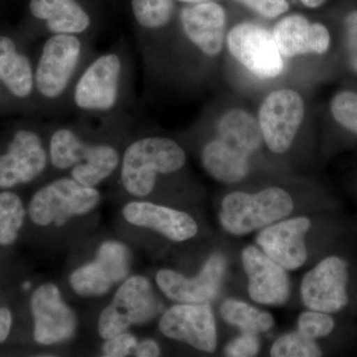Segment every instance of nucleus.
Instances as JSON below:
<instances>
[{
	"instance_id": "473e14b6",
	"label": "nucleus",
	"mask_w": 357,
	"mask_h": 357,
	"mask_svg": "<svg viewBox=\"0 0 357 357\" xmlns=\"http://www.w3.org/2000/svg\"><path fill=\"white\" fill-rule=\"evenodd\" d=\"M344 46L347 60L357 74V10L347 15L344 24Z\"/></svg>"
},
{
	"instance_id": "72a5a7b5",
	"label": "nucleus",
	"mask_w": 357,
	"mask_h": 357,
	"mask_svg": "<svg viewBox=\"0 0 357 357\" xmlns=\"http://www.w3.org/2000/svg\"><path fill=\"white\" fill-rule=\"evenodd\" d=\"M263 17L275 18L289 9L287 0H237Z\"/></svg>"
},
{
	"instance_id": "4be33fe9",
	"label": "nucleus",
	"mask_w": 357,
	"mask_h": 357,
	"mask_svg": "<svg viewBox=\"0 0 357 357\" xmlns=\"http://www.w3.org/2000/svg\"><path fill=\"white\" fill-rule=\"evenodd\" d=\"M0 81L18 98L31 93L33 75L29 60L18 53L13 40L4 36H0Z\"/></svg>"
},
{
	"instance_id": "7ed1b4c3",
	"label": "nucleus",
	"mask_w": 357,
	"mask_h": 357,
	"mask_svg": "<svg viewBox=\"0 0 357 357\" xmlns=\"http://www.w3.org/2000/svg\"><path fill=\"white\" fill-rule=\"evenodd\" d=\"M100 192L74 178H60L35 194L29 206L30 218L35 225H64L70 218L83 215L98 206Z\"/></svg>"
},
{
	"instance_id": "bb28decb",
	"label": "nucleus",
	"mask_w": 357,
	"mask_h": 357,
	"mask_svg": "<svg viewBox=\"0 0 357 357\" xmlns=\"http://www.w3.org/2000/svg\"><path fill=\"white\" fill-rule=\"evenodd\" d=\"M132 10L141 26L150 29L163 27L172 15V0H132Z\"/></svg>"
},
{
	"instance_id": "c85d7f7f",
	"label": "nucleus",
	"mask_w": 357,
	"mask_h": 357,
	"mask_svg": "<svg viewBox=\"0 0 357 357\" xmlns=\"http://www.w3.org/2000/svg\"><path fill=\"white\" fill-rule=\"evenodd\" d=\"M331 112L342 128L357 135V93L342 91L333 98Z\"/></svg>"
},
{
	"instance_id": "20e7f679",
	"label": "nucleus",
	"mask_w": 357,
	"mask_h": 357,
	"mask_svg": "<svg viewBox=\"0 0 357 357\" xmlns=\"http://www.w3.org/2000/svg\"><path fill=\"white\" fill-rule=\"evenodd\" d=\"M159 311V301L155 297L150 282L145 277H130L100 314L98 333L103 340H109L126 332L132 325L147 323Z\"/></svg>"
},
{
	"instance_id": "2f4dec72",
	"label": "nucleus",
	"mask_w": 357,
	"mask_h": 357,
	"mask_svg": "<svg viewBox=\"0 0 357 357\" xmlns=\"http://www.w3.org/2000/svg\"><path fill=\"white\" fill-rule=\"evenodd\" d=\"M260 349L259 340L256 333H244L234 338L225 347V354L231 357L255 356Z\"/></svg>"
},
{
	"instance_id": "a211bd4d",
	"label": "nucleus",
	"mask_w": 357,
	"mask_h": 357,
	"mask_svg": "<svg viewBox=\"0 0 357 357\" xmlns=\"http://www.w3.org/2000/svg\"><path fill=\"white\" fill-rule=\"evenodd\" d=\"M181 23L188 38L206 55L215 57L222 51L225 31V13L215 2H201L185 7Z\"/></svg>"
},
{
	"instance_id": "a878e982",
	"label": "nucleus",
	"mask_w": 357,
	"mask_h": 357,
	"mask_svg": "<svg viewBox=\"0 0 357 357\" xmlns=\"http://www.w3.org/2000/svg\"><path fill=\"white\" fill-rule=\"evenodd\" d=\"M24 217L20 197L13 192L0 194V245H9L16 241Z\"/></svg>"
},
{
	"instance_id": "5701e85b",
	"label": "nucleus",
	"mask_w": 357,
	"mask_h": 357,
	"mask_svg": "<svg viewBox=\"0 0 357 357\" xmlns=\"http://www.w3.org/2000/svg\"><path fill=\"white\" fill-rule=\"evenodd\" d=\"M119 163V153L114 148L107 145L89 146L86 158L73 169V178L81 185L93 188L109 177Z\"/></svg>"
},
{
	"instance_id": "423d86ee",
	"label": "nucleus",
	"mask_w": 357,
	"mask_h": 357,
	"mask_svg": "<svg viewBox=\"0 0 357 357\" xmlns=\"http://www.w3.org/2000/svg\"><path fill=\"white\" fill-rule=\"evenodd\" d=\"M303 119L304 102L297 91L283 89L270 93L258 114L267 147L274 153H285L292 145Z\"/></svg>"
},
{
	"instance_id": "f03ea898",
	"label": "nucleus",
	"mask_w": 357,
	"mask_h": 357,
	"mask_svg": "<svg viewBox=\"0 0 357 357\" xmlns=\"http://www.w3.org/2000/svg\"><path fill=\"white\" fill-rule=\"evenodd\" d=\"M293 208L292 198L280 188L255 195L234 192L223 199L220 222L229 234L243 236L288 217Z\"/></svg>"
},
{
	"instance_id": "9b49d317",
	"label": "nucleus",
	"mask_w": 357,
	"mask_h": 357,
	"mask_svg": "<svg viewBox=\"0 0 357 357\" xmlns=\"http://www.w3.org/2000/svg\"><path fill=\"white\" fill-rule=\"evenodd\" d=\"M79 55L81 42L74 35L57 34L47 40L36 70L40 93L46 98H58L67 88Z\"/></svg>"
},
{
	"instance_id": "412c9836",
	"label": "nucleus",
	"mask_w": 357,
	"mask_h": 357,
	"mask_svg": "<svg viewBox=\"0 0 357 357\" xmlns=\"http://www.w3.org/2000/svg\"><path fill=\"white\" fill-rule=\"evenodd\" d=\"M30 10L56 34L84 32L91 24L88 13L76 0H31Z\"/></svg>"
},
{
	"instance_id": "6e6552de",
	"label": "nucleus",
	"mask_w": 357,
	"mask_h": 357,
	"mask_svg": "<svg viewBox=\"0 0 357 357\" xmlns=\"http://www.w3.org/2000/svg\"><path fill=\"white\" fill-rule=\"evenodd\" d=\"M159 328L165 337L198 351L213 352L217 347V326L208 303H181L170 307L160 319Z\"/></svg>"
},
{
	"instance_id": "f8f14e48",
	"label": "nucleus",
	"mask_w": 357,
	"mask_h": 357,
	"mask_svg": "<svg viewBox=\"0 0 357 357\" xmlns=\"http://www.w3.org/2000/svg\"><path fill=\"white\" fill-rule=\"evenodd\" d=\"M227 260L220 255H213L204 263L198 276H185L164 269L156 274L157 285L169 299L183 304H199L215 299L220 292Z\"/></svg>"
},
{
	"instance_id": "58836bf2",
	"label": "nucleus",
	"mask_w": 357,
	"mask_h": 357,
	"mask_svg": "<svg viewBox=\"0 0 357 357\" xmlns=\"http://www.w3.org/2000/svg\"><path fill=\"white\" fill-rule=\"evenodd\" d=\"M23 288H24L25 290H28V289L31 288V284H30L29 282H25V283L23 284Z\"/></svg>"
},
{
	"instance_id": "e433bc0d",
	"label": "nucleus",
	"mask_w": 357,
	"mask_h": 357,
	"mask_svg": "<svg viewBox=\"0 0 357 357\" xmlns=\"http://www.w3.org/2000/svg\"><path fill=\"white\" fill-rule=\"evenodd\" d=\"M325 1L326 0H302L305 6L311 7V8H317V7L321 6Z\"/></svg>"
},
{
	"instance_id": "6ab92c4d",
	"label": "nucleus",
	"mask_w": 357,
	"mask_h": 357,
	"mask_svg": "<svg viewBox=\"0 0 357 357\" xmlns=\"http://www.w3.org/2000/svg\"><path fill=\"white\" fill-rule=\"evenodd\" d=\"M275 42L281 55L294 58L305 54H325L330 48L331 35L321 23H311L302 15L284 17L275 26Z\"/></svg>"
},
{
	"instance_id": "aec40b11",
	"label": "nucleus",
	"mask_w": 357,
	"mask_h": 357,
	"mask_svg": "<svg viewBox=\"0 0 357 357\" xmlns=\"http://www.w3.org/2000/svg\"><path fill=\"white\" fill-rule=\"evenodd\" d=\"M252 150L234 138L220 135L204 148L202 160L206 172L225 184H234L246 177Z\"/></svg>"
},
{
	"instance_id": "c9c22d12",
	"label": "nucleus",
	"mask_w": 357,
	"mask_h": 357,
	"mask_svg": "<svg viewBox=\"0 0 357 357\" xmlns=\"http://www.w3.org/2000/svg\"><path fill=\"white\" fill-rule=\"evenodd\" d=\"M13 325V316L6 307H0V344L6 342Z\"/></svg>"
},
{
	"instance_id": "39448f33",
	"label": "nucleus",
	"mask_w": 357,
	"mask_h": 357,
	"mask_svg": "<svg viewBox=\"0 0 357 357\" xmlns=\"http://www.w3.org/2000/svg\"><path fill=\"white\" fill-rule=\"evenodd\" d=\"M229 53L249 72L261 79H273L284 70L272 33L255 23H241L227 35Z\"/></svg>"
},
{
	"instance_id": "f257e3e1",
	"label": "nucleus",
	"mask_w": 357,
	"mask_h": 357,
	"mask_svg": "<svg viewBox=\"0 0 357 357\" xmlns=\"http://www.w3.org/2000/svg\"><path fill=\"white\" fill-rule=\"evenodd\" d=\"M185 162L184 150L169 138L148 137L136 141L124 153L122 184L132 196L146 197L153 191L158 174L176 172Z\"/></svg>"
},
{
	"instance_id": "7c9ffc66",
	"label": "nucleus",
	"mask_w": 357,
	"mask_h": 357,
	"mask_svg": "<svg viewBox=\"0 0 357 357\" xmlns=\"http://www.w3.org/2000/svg\"><path fill=\"white\" fill-rule=\"evenodd\" d=\"M137 340L131 333H119L114 337L105 340L102 347V356L107 357L128 356L135 349Z\"/></svg>"
},
{
	"instance_id": "b1692460",
	"label": "nucleus",
	"mask_w": 357,
	"mask_h": 357,
	"mask_svg": "<svg viewBox=\"0 0 357 357\" xmlns=\"http://www.w3.org/2000/svg\"><path fill=\"white\" fill-rule=\"evenodd\" d=\"M220 314L229 325L237 326L244 333L267 332L274 325L269 312L237 300H227L220 306Z\"/></svg>"
},
{
	"instance_id": "393cba45",
	"label": "nucleus",
	"mask_w": 357,
	"mask_h": 357,
	"mask_svg": "<svg viewBox=\"0 0 357 357\" xmlns=\"http://www.w3.org/2000/svg\"><path fill=\"white\" fill-rule=\"evenodd\" d=\"M88 145L77 139L74 132L60 129L53 134L50 143L51 162L56 168L65 170L83 161L89 151Z\"/></svg>"
},
{
	"instance_id": "0eeeda50",
	"label": "nucleus",
	"mask_w": 357,
	"mask_h": 357,
	"mask_svg": "<svg viewBox=\"0 0 357 357\" xmlns=\"http://www.w3.org/2000/svg\"><path fill=\"white\" fill-rule=\"evenodd\" d=\"M130 255L124 244L105 241L96 252V260L77 268L70 277L73 290L84 297H100L114 284L126 279Z\"/></svg>"
},
{
	"instance_id": "cd10ccee",
	"label": "nucleus",
	"mask_w": 357,
	"mask_h": 357,
	"mask_svg": "<svg viewBox=\"0 0 357 357\" xmlns=\"http://www.w3.org/2000/svg\"><path fill=\"white\" fill-rule=\"evenodd\" d=\"M270 354L273 357H318L323 352L314 340L296 332L278 338Z\"/></svg>"
},
{
	"instance_id": "1a4fd4ad",
	"label": "nucleus",
	"mask_w": 357,
	"mask_h": 357,
	"mask_svg": "<svg viewBox=\"0 0 357 357\" xmlns=\"http://www.w3.org/2000/svg\"><path fill=\"white\" fill-rule=\"evenodd\" d=\"M31 311L37 344H60L76 333V314L66 304L55 284H44L33 293Z\"/></svg>"
},
{
	"instance_id": "c756f323",
	"label": "nucleus",
	"mask_w": 357,
	"mask_h": 357,
	"mask_svg": "<svg viewBox=\"0 0 357 357\" xmlns=\"http://www.w3.org/2000/svg\"><path fill=\"white\" fill-rule=\"evenodd\" d=\"M335 328V321L326 312L312 311L301 314L298 321V328L302 335L312 340L325 337Z\"/></svg>"
},
{
	"instance_id": "4c0bfd02",
	"label": "nucleus",
	"mask_w": 357,
	"mask_h": 357,
	"mask_svg": "<svg viewBox=\"0 0 357 357\" xmlns=\"http://www.w3.org/2000/svg\"><path fill=\"white\" fill-rule=\"evenodd\" d=\"M178 1L187 2V3H201V2L211 1V0H178Z\"/></svg>"
},
{
	"instance_id": "f704fd0d",
	"label": "nucleus",
	"mask_w": 357,
	"mask_h": 357,
	"mask_svg": "<svg viewBox=\"0 0 357 357\" xmlns=\"http://www.w3.org/2000/svg\"><path fill=\"white\" fill-rule=\"evenodd\" d=\"M135 356L139 357H156L160 356V347L153 340H145L136 345Z\"/></svg>"
},
{
	"instance_id": "f3484780",
	"label": "nucleus",
	"mask_w": 357,
	"mask_h": 357,
	"mask_svg": "<svg viewBox=\"0 0 357 357\" xmlns=\"http://www.w3.org/2000/svg\"><path fill=\"white\" fill-rule=\"evenodd\" d=\"M131 225L156 230L173 241H189L198 232L194 218L184 211L148 202H131L122 210Z\"/></svg>"
},
{
	"instance_id": "ddd939ff",
	"label": "nucleus",
	"mask_w": 357,
	"mask_h": 357,
	"mask_svg": "<svg viewBox=\"0 0 357 357\" xmlns=\"http://www.w3.org/2000/svg\"><path fill=\"white\" fill-rule=\"evenodd\" d=\"M243 263L252 300L258 304L271 306L285 304L290 294V284L281 265L255 246L244 249Z\"/></svg>"
},
{
	"instance_id": "4468645a",
	"label": "nucleus",
	"mask_w": 357,
	"mask_h": 357,
	"mask_svg": "<svg viewBox=\"0 0 357 357\" xmlns=\"http://www.w3.org/2000/svg\"><path fill=\"white\" fill-rule=\"evenodd\" d=\"M121 64L115 54L95 61L79 79L75 89V102L79 109L109 110L114 107L119 93Z\"/></svg>"
},
{
	"instance_id": "2eb2a0df",
	"label": "nucleus",
	"mask_w": 357,
	"mask_h": 357,
	"mask_svg": "<svg viewBox=\"0 0 357 357\" xmlns=\"http://www.w3.org/2000/svg\"><path fill=\"white\" fill-rule=\"evenodd\" d=\"M46 165L47 155L39 136L31 131H18L7 153L0 156V188L30 182Z\"/></svg>"
},
{
	"instance_id": "9d476101",
	"label": "nucleus",
	"mask_w": 357,
	"mask_h": 357,
	"mask_svg": "<svg viewBox=\"0 0 357 357\" xmlns=\"http://www.w3.org/2000/svg\"><path fill=\"white\" fill-rule=\"evenodd\" d=\"M347 265L340 257L326 258L307 272L301 286L303 302L310 310L326 312L340 311L349 303Z\"/></svg>"
},
{
	"instance_id": "dca6fc26",
	"label": "nucleus",
	"mask_w": 357,
	"mask_h": 357,
	"mask_svg": "<svg viewBox=\"0 0 357 357\" xmlns=\"http://www.w3.org/2000/svg\"><path fill=\"white\" fill-rule=\"evenodd\" d=\"M310 227L309 218H291L263 229L256 241L263 252L284 269L295 270L306 262L304 237Z\"/></svg>"
}]
</instances>
